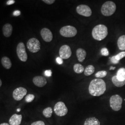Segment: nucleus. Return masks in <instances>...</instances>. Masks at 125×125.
Segmentation results:
<instances>
[{
	"label": "nucleus",
	"mask_w": 125,
	"mask_h": 125,
	"mask_svg": "<svg viewBox=\"0 0 125 125\" xmlns=\"http://www.w3.org/2000/svg\"><path fill=\"white\" fill-rule=\"evenodd\" d=\"M21 108H18V109H17V111L18 112H20V111H21Z\"/></svg>",
	"instance_id": "obj_39"
},
{
	"label": "nucleus",
	"mask_w": 125,
	"mask_h": 125,
	"mask_svg": "<svg viewBox=\"0 0 125 125\" xmlns=\"http://www.w3.org/2000/svg\"><path fill=\"white\" fill-rule=\"evenodd\" d=\"M123 100L121 96L118 94L113 95L109 100L110 106L112 109L115 111H118L122 107Z\"/></svg>",
	"instance_id": "obj_4"
},
{
	"label": "nucleus",
	"mask_w": 125,
	"mask_h": 125,
	"mask_svg": "<svg viewBox=\"0 0 125 125\" xmlns=\"http://www.w3.org/2000/svg\"><path fill=\"white\" fill-rule=\"evenodd\" d=\"M40 35L43 40L46 42H50L53 39V34L52 31L47 28H44L41 29Z\"/></svg>",
	"instance_id": "obj_12"
},
{
	"label": "nucleus",
	"mask_w": 125,
	"mask_h": 125,
	"mask_svg": "<svg viewBox=\"0 0 125 125\" xmlns=\"http://www.w3.org/2000/svg\"><path fill=\"white\" fill-rule=\"evenodd\" d=\"M117 77L119 80L121 81H125V69L121 68L119 69L117 72Z\"/></svg>",
	"instance_id": "obj_20"
},
{
	"label": "nucleus",
	"mask_w": 125,
	"mask_h": 125,
	"mask_svg": "<svg viewBox=\"0 0 125 125\" xmlns=\"http://www.w3.org/2000/svg\"><path fill=\"white\" fill-rule=\"evenodd\" d=\"M52 112L53 110L52 107H47L43 110L42 114L45 118H50L52 115Z\"/></svg>",
	"instance_id": "obj_24"
},
{
	"label": "nucleus",
	"mask_w": 125,
	"mask_h": 125,
	"mask_svg": "<svg viewBox=\"0 0 125 125\" xmlns=\"http://www.w3.org/2000/svg\"><path fill=\"white\" fill-rule=\"evenodd\" d=\"M95 68L93 65H89L85 69L84 73L85 76H89L94 73Z\"/></svg>",
	"instance_id": "obj_23"
},
{
	"label": "nucleus",
	"mask_w": 125,
	"mask_h": 125,
	"mask_svg": "<svg viewBox=\"0 0 125 125\" xmlns=\"http://www.w3.org/2000/svg\"><path fill=\"white\" fill-rule=\"evenodd\" d=\"M56 61L59 64H62L63 63L62 58H61V57H58L57 58H56Z\"/></svg>",
	"instance_id": "obj_34"
},
{
	"label": "nucleus",
	"mask_w": 125,
	"mask_h": 125,
	"mask_svg": "<svg viewBox=\"0 0 125 125\" xmlns=\"http://www.w3.org/2000/svg\"><path fill=\"white\" fill-rule=\"evenodd\" d=\"M116 60L120 61L121 59L125 57V52H122L115 56Z\"/></svg>",
	"instance_id": "obj_27"
},
{
	"label": "nucleus",
	"mask_w": 125,
	"mask_h": 125,
	"mask_svg": "<svg viewBox=\"0 0 125 125\" xmlns=\"http://www.w3.org/2000/svg\"><path fill=\"white\" fill-rule=\"evenodd\" d=\"M107 72L105 71H102L97 72L95 74V76L97 78H103L107 76Z\"/></svg>",
	"instance_id": "obj_25"
},
{
	"label": "nucleus",
	"mask_w": 125,
	"mask_h": 125,
	"mask_svg": "<svg viewBox=\"0 0 125 125\" xmlns=\"http://www.w3.org/2000/svg\"><path fill=\"white\" fill-rule=\"evenodd\" d=\"M1 62L2 66L6 69H9L12 66V62L8 57H3L1 59Z\"/></svg>",
	"instance_id": "obj_18"
},
{
	"label": "nucleus",
	"mask_w": 125,
	"mask_h": 125,
	"mask_svg": "<svg viewBox=\"0 0 125 125\" xmlns=\"http://www.w3.org/2000/svg\"><path fill=\"white\" fill-rule=\"evenodd\" d=\"M106 90V84L102 79L96 78L91 81L89 84V94L94 96H99L104 94Z\"/></svg>",
	"instance_id": "obj_1"
},
{
	"label": "nucleus",
	"mask_w": 125,
	"mask_h": 125,
	"mask_svg": "<svg viewBox=\"0 0 125 125\" xmlns=\"http://www.w3.org/2000/svg\"><path fill=\"white\" fill-rule=\"evenodd\" d=\"M83 125H101V123L97 118L91 117L86 119Z\"/></svg>",
	"instance_id": "obj_17"
},
{
	"label": "nucleus",
	"mask_w": 125,
	"mask_h": 125,
	"mask_svg": "<svg viewBox=\"0 0 125 125\" xmlns=\"http://www.w3.org/2000/svg\"><path fill=\"white\" fill-rule=\"evenodd\" d=\"M61 35L66 38H72L76 36L77 34V30L75 27L71 26L63 27L60 30Z\"/></svg>",
	"instance_id": "obj_5"
},
{
	"label": "nucleus",
	"mask_w": 125,
	"mask_h": 125,
	"mask_svg": "<svg viewBox=\"0 0 125 125\" xmlns=\"http://www.w3.org/2000/svg\"><path fill=\"white\" fill-rule=\"evenodd\" d=\"M77 13L85 17H89L92 14V10L89 7L86 5H80L76 9Z\"/></svg>",
	"instance_id": "obj_9"
},
{
	"label": "nucleus",
	"mask_w": 125,
	"mask_h": 125,
	"mask_svg": "<svg viewBox=\"0 0 125 125\" xmlns=\"http://www.w3.org/2000/svg\"><path fill=\"white\" fill-rule=\"evenodd\" d=\"M60 57L62 59H67L70 58L72 56V50L70 47L68 45H63L59 51Z\"/></svg>",
	"instance_id": "obj_11"
},
{
	"label": "nucleus",
	"mask_w": 125,
	"mask_h": 125,
	"mask_svg": "<svg viewBox=\"0 0 125 125\" xmlns=\"http://www.w3.org/2000/svg\"><path fill=\"white\" fill-rule=\"evenodd\" d=\"M0 125H10L9 124L7 123H3L2 124H0Z\"/></svg>",
	"instance_id": "obj_36"
},
{
	"label": "nucleus",
	"mask_w": 125,
	"mask_h": 125,
	"mask_svg": "<svg viewBox=\"0 0 125 125\" xmlns=\"http://www.w3.org/2000/svg\"><path fill=\"white\" fill-rule=\"evenodd\" d=\"M16 52L18 58L20 60L25 62L27 60V55L25 46L23 42H20L18 44L16 48Z\"/></svg>",
	"instance_id": "obj_8"
},
{
	"label": "nucleus",
	"mask_w": 125,
	"mask_h": 125,
	"mask_svg": "<svg viewBox=\"0 0 125 125\" xmlns=\"http://www.w3.org/2000/svg\"><path fill=\"white\" fill-rule=\"evenodd\" d=\"M13 31V27L9 23L4 25L2 28V32L4 36L6 37H10Z\"/></svg>",
	"instance_id": "obj_15"
},
{
	"label": "nucleus",
	"mask_w": 125,
	"mask_h": 125,
	"mask_svg": "<svg viewBox=\"0 0 125 125\" xmlns=\"http://www.w3.org/2000/svg\"><path fill=\"white\" fill-rule=\"evenodd\" d=\"M15 0H9L7 2V4L8 5H11L15 3Z\"/></svg>",
	"instance_id": "obj_35"
},
{
	"label": "nucleus",
	"mask_w": 125,
	"mask_h": 125,
	"mask_svg": "<svg viewBox=\"0 0 125 125\" xmlns=\"http://www.w3.org/2000/svg\"><path fill=\"white\" fill-rule=\"evenodd\" d=\"M27 90L23 87H19L14 89L13 92V97L16 101H21L27 94Z\"/></svg>",
	"instance_id": "obj_10"
},
{
	"label": "nucleus",
	"mask_w": 125,
	"mask_h": 125,
	"mask_svg": "<svg viewBox=\"0 0 125 125\" xmlns=\"http://www.w3.org/2000/svg\"><path fill=\"white\" fill-rule=\"evenodd\" d=\"M107 27L102 24H100L94 27L92 31V35L93 38L98 41L104 40L107 36Z\"/></svg>",
	"instance_id": "obj_2"
},
{
	"label": "nucleus",
	"mask_w": 125,
	"mask_h": 125,
	"mask_svg": "<svg viewBox=\"0 0 125 125\" xmlns=\"http://www.w3.org/2000/svg\"><path fill=\"white\" fill-rule=\"evenodd\" d=\"M45 75L47 76H48V77L51 76H52V71L50 70L45 71Z\"/></svg>",
	"instance_id": "obj_32"
},
{
	"label": "nucleus",
	"mask_w": 125,
	"mask_h": 125,
	"mask_svg": "<svg viewBox=\"0 0 125 125\" xmlns=\"http://www.w3.org/2000/svg\"><path fill=\"white\" fill-rule=\"evenodd\" d=\"M115 67H111L110 68L109 70H115Z\"/></svg>",
	"instance_id": "obj_37"
},
{
	"label": "nucleus",
	"mask_w": 125,
	"mask_h": 125,
	"mask_svg": "<svg viewBox=\"0 0 125 125\" xmlns=\"http://www.w3.org/2000/svg\"><path fill=\"white\" fill-rule=\"evenodd\" d=\"M31 125H45L44 121H37L32 123Z\"/></svg>",
	"instance_id": "obj_29"
},
{
	"label": "nucleus",
	"mask_w": 125,
	"mask_h": 125,
	"mask_svg": "<svg viewBox=\"0 0 125 125\" xmlns=\"http://www.w3.org/2000/svg\"><path fill=\"white\" fill-rule=\"evenodd\" d=\"M27 48L32 53H36L40 49V43L36 38H31L27 41Z\"/></svg>",
	"instance_id": "obj_6"
},
{
	"label": "nucleus",
	"mask_w": 125,
	"mask_h": 125,
	"mask_svg": "<svg viewBox=\"0 0 125 125\" xmlns=\"http://www.w3.org/2000/svg\"><path fill=\"white\" fill-rule=\"evenodd\" d=\"M101 54L104 56H108L109 55V52L107 48H103L101 50Z\"/></svg>",
	"instance_id": "obj_28"
},
{
	"label": "nucleus",
	"mask_w": 125,
	"mask_h": 125,
	"mask_svg": "<svg viewBox=\"0 0 125 125\" xmlns=\"http://www.w3.org/2000/svg\"><path fill=\"white\" fill-rule=\"evenodd\" d=\"M110 60H111V62L113 63H114V64H117L119 62V61H118L117 60H116L115 56L112 57V58L110 59Z\"/></svg>",
	"instance_id": "obj_30"
},
{
	"label": "nucleus",
	"mask_w": 125,
	"mask_h": 125,
	"mask_svg": "<svg viewBox=\"0 0 125 125\" xmlns=\"http://www.w3.org/2000/svg\"><path fill=\"white\" fill-rule=\"evenodd\" d=\"M116 9L115 3L112 1H107L102 5L101 12L104 16H110L115 13Z\"/></svg>",
	"instance_id": "obj_3"
},
{
	"label": "nucleus",
	"mask_w": 125,
	"mask_h": 125,
	"mask_svg": "<svg viewBox=\"0 0 125 125\" xmlns=\"http://www.w3.org/2000/svg\"><path fill=\"white\" fill-rule=\"evenodd\" d=\"M54 111L56 115L62 117L67 115L68 108L64 103L59 102L55 104L54 107Z\"/></svg>",
	"instance_id": "obj_7"
},
{
	"label": "nucleus",
	"mask_w": 125,
	"mask_h": 125,
	"mask_svg": "<svg viewBox=\"0 0 125 125\" xmlns=\"http://www.w3.org/2000/svg\"><path fill=\"white\" fill-rule=\"evenodd\" d=\"M32 82L34 85L39 87H43L47 83V80L43 76H36L33 77Z\"/></svg>",
	"instance_id": "obj_13"
},
{
	"label": "nucleus",
	"mask_w": 125,
	"mask_h": 125,
	"mask_svg": "<svg viewBox=\"0 0 125 125\" xmlns=\"http://www.w3.org/2000/svg\"><path fill=\"white\" fill-rule=\"evenodd\" d=\"M21 12L20 10H15L13 12V15L14 16H18L21 14Z\"/></svg>",
	"instance_id": "obj_33"
},
{
	"label": "nucleus",
	"mask_w": 125,
	"mask_h": 125,
	"mask_svg": "<svg viewBox=\"0 0 125 125\" xmlns=\"http://www.w3.org/2000/svg\"><path fill=\"white\" fill-rule=\"evenodd\" d=\"M35 98V96L33 94H28L25 97V101L27 103H31Z\"/></svg>",
	"instance_id": "obj_26"
},
{
	"label": "nucleus",
	"mask_w": 125,
	"mask_h": 125,
	"mask_svg": "<svg viewBox=\"0 0 125 125\" xmlns=\"http://www.w3.org/2000/svg\"><path fill=\"white\" fill-rule=\"evenodd\" d=\"M1 85H2V82H1V80L0 79V87L1 86Z\"/></svg>",
	"instance_id": "obj_38"
},
{
	"label": "nucleus",
	"mask_w": 125,
	"mask_h": 125,
	"mask_svg": "<svg viewBox=\"0 0 125 125\" xmlns=\"http://www.w3.org/2000/svg\"><path fill=\"white\" fill-rule=\"evenodd\" d=\"M76 55L78 60L80 62H82L84 60L87 53L82 48H78L76 51Z\"/></svg>",
	"instance_id": "obj_16"
},
{
	"label": "nucleus",
	"mask_w": 125,
	"mask_h": 125,
	"mask_svg": "<svg viewBox=\"0 0 125 125\" xmlns=\"http://www.w3.org/2000/svg\"><path fill=\"white\" fill-rule=\"evenodd\" d=\"M73 70L76 73L81 74L84 72V68L83 66L80 63H76L73 67Z\"/></svg>",
	"instance_id": "obj_22"
},
{
	"label": "nucleus",
	"mask_w": 125,
	"mask_h": 125,
	"mask_svg": "<svg viewBox=\"0 0 125 125\" xmlns=\"http://www.w3.org/2000/svg\"><path fill=\"white\" fill-rule=\"evenodd\" d=\"M117 45L120 50H125V35L121 36L118 40Z\"/></svg>",
	"instance_id": "obj_19"
},
{
	"label": "nucleus",
	"mask_w": 125,
	"mask_h": 125,
	"mask_svg": "<svg viewBox=\"0 0 125 125\" xmlns=\"http://www.w3.org/2000/svg\"><path fill=\"white\" fill-rule=\"evenodd\" d=\"M42 1L45 3L49 5L52 4L55 1V0H43Z\"/></svg>",
	"instance_id": "obj_31"
},
{
	"label": "nucleus",
	"mask_w": 125,
	"mask_h": 125,
	"mask_svg": "<svg viewBox=\"0 0 125 125\" xmlns=\"http://www.w3.org/2000/svg\"><path fill=\"white\" fill-rule=\"evenodd\" d=\"M112 81L113 84L117 87H121L125 84V81H121L119 80L117 77V76H113Z\"/></svg>",
	"instance_id": "obj_21"
},
{
	"label": "nucleus",
	"mask_w": 125,
	"mask_h": 125,
	"mask_svg": "<svg viewBox=\"0 0 125 125\" xmlns=\"http://www.w3.org/2000/svg\"><path fill=\"white\" fill-rule=\"evenodd\" d=\"M22 119V115L14 114L9 119V124L10 125H21V123Z\"/></svg>",
	"instance_id": "obj_14"
}]
</instances>
